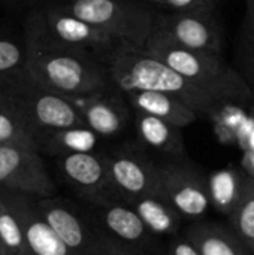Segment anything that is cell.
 Returning a JSON list of instances; mask_svg holds the SVG:
<instances>
[{
    "instance_id": "obj_1",
    "label": "cell",
    "mask_w": 254,
    "mask_h": 255,
    "mask_svg": "<svg viewBox=\"0 0 254 255\" xmlns=\"http://www.w3.org/2000/svg\"><path fill=\"white\" fill-rule=\"evenodd\" d=\"M24 40L28 73L49 90L78 100L115 88L105 63L54 40L34 13L25 24Z\"/></svg>"
},
{
    "instance_id": "obj_2",
    "label": "cell",
    "mask_w": 254,
    "mask_h": 255,
    "mask_svg": "<svg viewBox=\"0 0 254 255\" xmlns=\"http://www.w3.org/2000/svg\"><path fill=\"white\" fill-rule=\"evenodd\" d=\"M108 70L114 87L121 93L132 90L165 93L186 103L199 117L213 115L222 105L231 103L217 91L183 76L142 49L121 46L111 55Z\"/></svg>"
},
{
    "instance_id": "obj_3",
    "label": "cell",
    "mask_w": 254,
    "mask_h": 255,
    "mask_svg": "<svg viewBox=\"0 0 254 255\" xmlns=\"http://www.w3.org/2000/svg\"><path fill=\"white\" fill-rule=\"evenodd\" d=\"M147 54L165 61L183 76L222 94L231 103H244L253 97V88L234 67L228 66L222 54L183 48L156 33H151Z\"/></svg>"
},
{
    "instance_id": "obj_4",
    "label": "cell",
    "mask_w": 254,
    "mask_h": 255,
    "mask_svg": "<svg viewBox=\"0 0 254 255\" xmlns=\"http://www.w3.org/2000/svg\"><path fill=\"white\" fill-rule=\"evenodd\" d=\"M27 124L39 136L46 131L85 126L75 100L37 82L25 69L0 87Z\"/></svg>"
},
{
    "instance_id": "obj_5",
    "label": "cell",
    "mask_w": 254,
    "mask_h": 255,
    "mask_svg": "<svg viewBox=\"0 0 254 255\" xmlns=\"http://www.w3.org/2000/svg\"><path fill=\"white\" fill-rule=\"evenodd\" d=\"M64 9L132 49H144L156 12L132 0H66Z\"/></svg>"
},
{
    "instance_id": "obj_6",
    "label": "cell",
    "mask_w": 254,
    "mask_h": 255,
    "mask_svg": "<svg viewBox=\"0 0 254 255\" xmlns=\"http://www.w3.org/2000/svg\"><path fill=\"white\" fill-rule=\"evenodd\" d=\"M157 197L192 223L202 220L211 208L208 181L187 158L160 161Z\"/></svg>"
},
{
    "instance_id": "obj_7",
    "label": "cell",
    "mask_w": 254,
    "mask_h": 255,
    "mask_svg": "<svg viewBox=\"0 0 254 255\" xmlns=\"http://www.w3.org/2000/svg\"><path fill=\"white\" fill-rule=\"evenodd\" d=\"M34 15L54 40L87 52L106 66L111 55L123 46L105 31L64 9L60 3L49 4Z\"/></svg>"
},
{
    "instance_id": "obj_8",
    "label": "cell",
    "mask_w": 254,
    "mask_h": 255,
    "mask_svg": "<svg viewBox=\"0 0 254 255\" xmlns=\"http://www.w3.org/2000/svg\"><path fill=\"white\" fill-rule=\"evenodd\" d=\"M112 185L123 203L159 194L160 161L139 145H123L106 152Z\"/></svg>"
},
{
    "instance_id": "obj_9",
    "label": "cell",
    "mask_w": 254,
    "mask_h": 255,
    "mask_svg": "<svg viewBox=\"0 0 254 255\" xmlns=\"http://www.w3.org/2000/svg\"><path fill=\"white\" fill-rule=\"evenodd\" d=\"M151 33L187 49L222 54L223 34L214 12H156Z\"/></svg>"
},
{
    "instance_id": "obj_10",
    "label": "cell",
    "mask_w": 254,
    "mask_h": 255,
    "mask_svg": "<svg viewBox=\"0 0 254 255\" xmlns=\"http://www.w3.org/2000/svg\"><path fill=\"white\" fill-rule=\"evenodd\" d=\"M0 190L33 199L52 197L55 184L43 164L40 151L19 145H0Z\"/></svg>"
},
{
    "instance_id": "obj_11",
    "label": "cell",
    "mask_w": 254,
    "mask_h": 255,
    "mask_svg": "<svg viewBox=\"0 0 254 255\" xmlns=\"http://www.w3.org/2000/svg\"><path fill=\"white\" fill-rule=\"evenodd\" d=\"M85 212L97 232L103 236L147 254H159L162 245L157 239L159 236L147 227L130 205L123 202H111L106 205L88 203Z\"/></svg>"
},
{
    "instance_id": "obj_12",
    "label": "cell",
    "mask_w": 254,
    "mask_h": 255,
    "mask_svg": "<svg viewBox=\"0 0 254 255\" xmlns=\"http://www.w3.org/2000/svg\"><path fill=\"white\" fill-rule=\"evenodd\" d=\"M58 167L66 182L90 205L121 202L117 194L103 152H75L58 157Z\"/></svg>"
},
{
    "instance_id": "obj_13",
    "label": "cell",
    "mask_w": 254,
    "mask_h": 255,
    "mask_svg": "<svg viewBox=\"0 0 254 255\" xmlns=\"http://www.w3.org/2000/svg\"><path fill=\"white\" fill-rule=\"evenodd\" d=\"M34 206L76 255H99V233L87 212L52 197L34 199Z\"/></svg>"
},
{
    "instance_id": "obj_14",
    "label": "cell",
    "mask_w": 254,
    "mask_h": 255,
    "mask_svg": "<svg viewBox=\"0 0 254 255\" xmlns=\"http://www.w3.org/2000/svg\"><path fill=\"white\" fill-rule=\"evenodd\" d=\"M87 127L102 139H112L123 134L133 121V111L123 93L111 88L75 100Z\"/></svg>"
},
{
    "instance_id": "obj_15",
    "label": "cell",
    "mask_w": 254,
    "mask_h": 255,
    "mask_svg": "<svg viewBox=\"0 0 254 255\" xmlns=\"http://www.w3.org/2000/svg\"><path fill=\"white\" fill-rule=\"evenodd\" d=\"M133 124L139 142L138 145L150 155L156 154L159 157V161L187 158L181 127L174 126L157 117L135 111Z\"/></svg>"
},
{
    "instance_id": "obj_16",
    "label": "cell",
    "mask_w": 254,
    "mask_h": 255,
    "mask_svg": "<svg viewBox=\"0 0 254 255\" xmlns=\"http://www.w3.org/2000/svg\"><path fill=\"white\" fill-rule=\"evenodd\" d=\"M15 194V203L22 221L24 236L31 255H76L43 220L34 206V199Z\"/></svg>"
},
{
    "instance_id": "obj_17",
    "label": "cell",
    "mask_w": 254,
    "mask_h": 255,
    "mask_svg": "<svg viewBox=\"0 0 254 255\" xmlns=\"http://www.w3.org/2000/svg\"><path fill=\"white\" fill-rule=\"evenodd\" d=\"M129 106L135 112H144L160 120H165L181 128L195 123L199 115L181 100L159 91L132 90L123 93Z\"/></svg>"
},
{
    "instance_id": "obj_18",
    "label": "cell",
    "mask_w": 254,
    "mask_h": 255,
    "mask_svg": "<svg viewBox=\"0 0 254 255\" xmlns=\"http://www.w3.org/2000/svg\"><path fill=\"white\" fill-rule=\"evenodd\" d=\"M202 255H252L253 253L244 245L240 236L232 230L217 223L204 220L193 221L183 233Z\"/></svg>"
},
{
    "instance_id": "obj_19",
    "label": "cell",
    "mask_w": 254,
    "mask_h": 255,
    "mask_svg": "<svg viewBox=\"0 0 254 255\" xmlns=\"http://www.w3.org/2000/svg\"><path fill=\"white\" fill-rule=\"evenodd\" d=\"M102 137L87 126L69 127L63 130L46 131L39 136V151L49 155H67L75 152H94Z\"/></svg>"
},
{
    "instance_id": "obj_20",
    "label": "cell",
    "mask_w": 254,
    "mask_h": 255,
    "mask_svg": "<svg viewBox=\"0 0 254 255\" xmlns=\"http://www.w3.org/2000/svg\"><path fill=\"white\" fill-rule=\"evenodd\" d=\"M130 206L156 236H175L184 218L165 200L157 196H147L133 200Z\"/></svg>"
},
{
    "instance_id": "obj_21",
    "label": "cell",
    "mask_w": 254,
    "mask_h": 255,
    "mask_svg": "<svg viewBox=\"0 0 254 255\" xmlns=\"http://www.w3.org/2000/svg\"><path fill=\"white\" fill-rule=\"evenodd\" d=\"M247 172L237 169H223L214 172L208 179L211 206L223 215L231 217L241 199Z\"/></svg>"
},
{
    "instance_id": "obj_22",
    "label": "cell",
    "mask_w": 254,
    "mask_h": 255,
    "mask_svg": "<svg viewBox=\"0 0 254 255\" xmlns=\"http://www.w3.org/2000/svg\"><path fill=\"white\" fill-rule=\"evenodd\" d=\"M0 247L7 255H31L15 203V194L4 190H0Z\"/></svg>"
},
{
    "instance_id": "obj_23",
    "label": "cell",
    "mask_w": 254,
    "mask_h": 255,
    "mask_svg": "<svg viewBox=\"0 0 254 255\" xmlns=\"http://www.w3.org/2000/svg\"><path fill=\"white\" fill-rule=\"evenodd\" d=\"M0 145H19L39 151L37 134L13 103L0 91Z\"/></svg>"
},
{
    "instance_id": "obj_24",
    "label": "cell",
    "mask_w": 254,
    "mask_h": 255,
    "mask_svg": "<svg viewBox=\"0 0 254 255\" xmlns=\"http://www.w3.org/2000/svg\"><path fill=\"white\" fill-rule=\"evenodd\" d=\"M229 218L232 230L254 254V178L249 173L241 199Z\"/></svg>"
},
{
    "instance_id": "obj_25",
    "label": "cell",
    "mask_w": 254,
    "mask_h": 255,
    "mask_svg": "<svg viewBox=\"0 0 254 255\" xmlns=\"http://www.w3.org/2000/svg\"><path fill=\"white\" fill-rule=\"evenodd\" d=\"M27 69L25 40L0 34V87Z\"/></svg>"
},
{
    "instance_id": "obj_26",
    "label": "cell",
    "mask_w": 254,
    "mask_h": 255,
    "mask_svg": "<svg viewBox=\"0 0 254 255\" xmlns=\"http://www.w3.org/2000/svg\"><path fill=\"white\" fill-rule=\"evenodd\" d=\"M240 63L246 73L243 76L247 82L254 85V1L247 0V15L244 19L243 31L240 34Z\"/></svg>"
},
{
    "instance_id": "obj_27",
    "label": "cell",
    "mask_w": 254,
    "mask_h": 255,
    "mask_svg": "<svg viewBox=\"0 0 254 255\" xmlns=\"http://www.w3.org/2000/svg\"><path fill=\"white\" fill-rule=\"evenodd\" d=\"M157 255H202L199 250L183 235L171 236L169 241L162 242Z\"/></svg>"
},
{
    "instance_id": "obj_28",
    "label": "cell",
    "mask_w": 254,
    "mask_h": 255,
    "mask_svg": "<svg viewBox=\"0 0 254 255\" xmlns=\"http://www.w3.org/2000/svg\"><path fill=\"white\" fill-rule=\"evenodd\" d=\"M217 0H166L165 9L181 12H216Z\"/></svg>"
},
{
    "instance_id": "obj_29",
    "label": "cell",
    "mask_w": 254,
    "mask_h": 255,
    "mask_svg": "<svg viewBox=\"0 0 254 255\" xmlns=\"http://www.w3.org/2000/svg\"><path fill=\"white\" fill-rule=\"evenodd\" d=\"M97 230V229H96ZM99 233V232H97ZM99 255H151L133 248H129L120 242H115L102 233H99Z\"/></svg>"
},
{
    "instance_id": "obj_30",
    "label": "cell",
    "mask_w": 254,
    "mask_h": 255,
    "mask_svg": "<svg viewBox=\"0 0 254 255\" xmlns=\"http://www.w3.org/2000/svg\"><path fill=\"white\" fill-rule=\"evenodd\" d=\"M244 170L254 178V151H246L244 161H243Z\"/></svg>"
},
{
    "instance_id": "obj_31",
    "label": "cell",
    "mask_w": 254,
    "mask_h": 255,
    "mask_svg": "<svg viewBox=\"0 0 254 255\" xmlns=\"http://www.w3.org/2000/svg\"><path fill=\"white\" fill-rule=\"evenodd\" d=\"M145 1L156 3V4H160V6H163V7H165V3H166V0H145Z\"/></svg>"
},
{
    "instance_id": "obj_32",
    "label": "cell",
    "mask_w": 254,
    "mask_h": 255,
    "mask_svg": "<svg viewBox=\"0 0 254 255\" xmlns=\"http://www.w3.org/2000/svg\"><path fill=\"white\" fill-rule=\"evenodd\" d=\"M18 1H25V3H36V1H42V0H18Z\"/></svg>"
},
{
    "instance_id": "obj_33",
    "label": "cell",
    "mask_w": 254,
    "mask_h": 255,
    "mask_svg": "<svg viewBox=\"0 0 254 255\" xmlns=\"http://www.w3.org/2000/svg\"><path fill=\"white\" fill-rule=\"evenodd\" d=\"M0 255H7L4 251H3V248H1V247H0Z\"/></svg>"
},
{
    "instance_id": "obj_34",
    "label": "cell",
    "mask_w": 254,
    "mask_h": 255,
    "mask_svg": "<svg viewBox=\"0 0 254 255\" xmlns=\"http://www.w3.org/2000/svg\"><path fill=\"white\" fill-rule=\"evenodd\" d=\"M253 1H254V0H253Z\"/></svg>"
}]
</instances>
